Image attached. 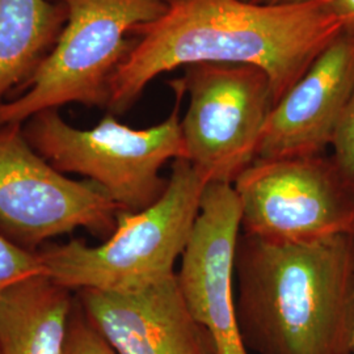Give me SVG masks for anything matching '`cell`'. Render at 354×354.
<instances>
[{
  "mask_svg": "<svg viewBox=\"0 0 354 354\" xmlns=\"http://www.w3.org/2000/svg\"><path fill=\"white\" fill-rule=\"evenodd\" d=\"M342 30L323 0H167L165 12L133 30L134 45L109 82L106 111L125 113L158 76L200 64L263 70L276 105Z\"/></svg>",
  "mask_w": 354,
  "mask_h": 354,
  "instance_id": "cell-1",
  "label": "cell"
},
{
  "mask_svg": "<svg viewBox=\"0 0 354 354\" xmlns=\"http://www.w3.org/2000/svg\"><path fill=\"white\" fill-rule=\"evenodd\" d=\"M241 340L254 354H353L354 234L279 243L241 234Z\"/></svg>",
  "mask_w": 354,
  "mask_h": 354,
  "instance_id": "cell-2",
  "label": "cell"
},
{
  "mask_svg": "<svg viewBox=\"0 0 354 354\" xmlns=\"http://www.w3.org/2000/svg\"><path fill=\"white\" fill-rule=\"evenodd\" d=\"M207 183L187 159L172 162L162 197L137 213L121 210L113 234L91 247L73 239L38 250L45 273L70 290H133L175 274Z\"/></svg>",
  "mask_w": 354,
  "mask_h": 354,
  "instance_id": "cell-3",
  "label": "cell"
},
{
  "mask_svg": "<svg viewBox=\"0 0 354 354\" xmlns=\"http://www.w3.org/2000/svg\"><path fill=\"white\" fill-rule=\"evenodd\" d=\"M176 104L163 122L133 129L108 113L91 129H77L48 109L23 125L26 140L64 175L73 174L95 183L121 210L137 213L156 203L168 178L160 171L169 160L185 159L180 104L184 93L172 87Z\"/></svg>",
  "mask_w": 354,
  "mask_h": 354,
  "instance_id": "cell-4",
  "label": "cell"
},
{
  "mask_svg": "<svg viewBox=\"0 0 354 354\" xmlns=\"http://www.w3.org/2000/svg\"><path fill=\"white\" fill-rule=\"evenodd\" d=\"M67 23L28 88L0 105V127L68 104L106 109L109 82L134 45L133 30L165 12L167 0H55Z\"/></svg>",
  "mask_w": 354,
  "mask_h": 354,
  "instance_id": "cell-5",
  "label": "cell"
},
{
  "mask_svg": "<svg viewBox=\"0 0 354 354\" xmlns=\"http://www.w3.org/2000/svg\"><path fill=\"white\" fill-rule=\"evenodd\" d=\"M171 87L189 99L181 118L185 159L207 184L232 185L257 159L274 106L269 76L245 64H192Z\"/></svg>",
  "mask_w": 354,
  "mask_h": 354,
  "instance_id": "cell-6",
  "label": "cell"
},
{
  "mask_svg": "<svg viewBox=\"0 0 354 354\" xmlns=\"http://www.w3.org/2000/svg\"><path fill=\"white\" fill-rule=\"evenodd\" d=\"M232 187L244 235L307 243L354 234V187L330 155L256 159Z\"/></svg>",
  "mask_w": 354,
  "mask_h": 354,
  "instance_id": "cell-7",
  "label": "cell"
},
{
  "mask_svg": "<svg viewBox=\"0 0 354 354\" xmlns=\"http://www.w3.org/2000/svg\"><path fill=\"white\" fill-rule=\"evenodd\" d=\"M121 207L89 180L55 169L26 140L23 125L0 127V231L30 251L84 228L109 238Z\"/></svg>",
  "mask_w": 354,
  "mask_h": 354,
  "instance_id": "cell-8",
  "label": "cell"
},
{
  "mask_svg": "<svg viewBox=\"0 0 354 354\" xmlns=\"http://www.w3.org/2000/svg\"><path fill=\"white\" fill-rule=\"evenodd\" d=\"M241 232L234 187L207 184L176 276L190 314L214 342L215 354H250L241 340L234 285Z\"/></svg>",
  "mask_w": 354,
  "mask_h": 354,
  "instance_id": "cell-9",
  "label": "cell"
},
{
  "mask_svg": "<svg viewBox=\"0 0 354 354\" xmlns=\"http://www.w3.org/2000/svg\"><path fill=\"white\" fill-rule=\"evenodd\" d=\"M91 324L117 354H215L183 297L176 273L133 290L76 291Z\"/></svg>",
  "mask_w": 354,
  "mask_h": 354,
  "instance_id": "cell-10",
  "label": "cell"
},
{
  "mask_svg": "<svg viewBox=\"0 0 354 354\" xmlns=\"http://www.w3.org/2000/svg\"><path fill=\"white\" fill-rule=\"evenodd\" d=\"M354 91V35L342 30L272 109L257 159L322 155Z\"/></svg>",
  "mask_w": 354,
  "mask_h": 354,
  "instance_id": "cell-11",
  "label": "cell"
},
{
  "mask_svg": "<svg viewBox=\"0 0 354 354\" xmlns=\"http://www.w3.org/2000/svg\"><path fill=\"white\" fill-rule=\"evenodd\" d=\"M74 304L73 290L46 274L4 291L0 295V353L64 354Z\"/></svg>",
  "mask_w": 354,
  "mask_h": 354,
  "instance_id": "cell-12",
  "label": "cell"
},
{
  "mask_svg": "<svg viewBox=\"0 0 354 354\" xmlns=\"http://www.w3.org/2000/svg\"><path fill=\"white\" fill-rule=\"evenodd\" d=\"M66 23L59 1L0 0V105L28 88Z\"/></svg>",
  "mask_w": 354,
  "mask_h": 354,
  "instance_id": "cell-13",
  "label": "cell"
},
{
  "mask_svg": "<svg viewBox=\"0 0 354 354\" xmlns=\"http://www.w3.org/2000/svg\"><path fill=\"white\" fill-rule=\"evenodd\" d=\"M39 274H46L39 252L26 250L0 231V295Z\"/></svg>",
  "mask_w": 354,
  "mask_h": 354,
  "instance_id": "cell-14",
  "label": "cell"
},
{
  "mask_svg": "<svg viewBox=\"0 0 354 354\" xmlns=\"http://www.w3.org/2000/svg\"><path fill=\"white\" fill-rule=\"evenodd\" d=\"M64 354H117L91 324L76 298L68 322Z\"/></svg>",
  "mask_w": 354,
  "mask_h": 354,
  "instance_id": "cell-15",
  "label": "cell"
},
{
  "mask_svg": "<svg viewBox=\"0 0 354 354\" xmlns=\"http://www.w3.org/2000/svg\"><path fill=\"white\" fill-rule=\"evenodd\" d=\"M332 158L354 187V91L332 138Z\"/></svg>",
  "mask_w": 354,
  "mask_h": 354,
  "instance_id": "cell-16",
  "label": "cell"
},
{
  "mask_svg": "<svg viewBox=\"0 0 354 354\" xmlns=\"http://www.w3.org/2000/svg\"><path fill=\"white\" fill-rule=\"evenodd\" d=\"M342 20L344 32L354 35V0H323Z\"/></svg>",
  "mask_w": 354,
  "mask_h": 354,
  "instance_id": "cell-17",
  "label": "cell"
},
{
  "mask_svg": "<svg viewBox=\"0 0 354 354\" xmlns=\"http://www.w3.org/2000/svg\"><path fill=\"white\" fill-rule=\"evenodd\" d=\"M247 1L257 3V4H288V3H299L306 0H247Z\"/></svg>",
  "mask_w": 354,
  "mask_h": 354,
  "instance_id": "cell-18",
  "label": "cell"
},
{
  "mask_svg": "<svg viewBox=\"0 0 354 354\" xmlns=\"http://www.w3.org/2000/svg\"><path fill=\"white\" fill-rule=\"evenodd\" d=\"M353 354H354V346H353Z\"/></svg>",
  "mask_w": 354,
  "mask_h": 354,
  "instance_id": "cell-19",
  "label": "cell"
},
{
  "mask_svg": "<svg viewBox=\"0 0 354 354\" xmlns=\"http://www.w3.org/2000/svg\"><path fill=\"white\" fill-rule=\"evenodd\" d=\"M0 354H1V353H0Z\"/></svg>",
  "mask_w": 354,
  "mask_h": 354,
  "instance_id": "cell-20",
  "label": "cell"
}]
</instances>
